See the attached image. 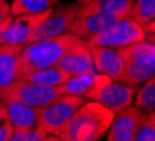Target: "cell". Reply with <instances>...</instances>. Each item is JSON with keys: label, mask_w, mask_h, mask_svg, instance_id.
Returning <instances> with one entry per match:
<instances>
[{"label": "cell", "mask_w": 155, "mask_h": 141, "mask_svg": "<svg viewBox=\"0 0 155 141\" xmlns=\"http://www.w3.org/2000/svg\"><path fill=\"white\" fill-rule=\"evenodd\" d=\"M92 57L94 70L99 74L109 77L113 81L122 83L123 77V60L119 51L104 46H88Z\"/></svg>", "instance_id": "11"}, {"label": "cell", "mask_w": 155, "mask_h": 141, "mask_svg": "<svg viewBox=\"0 0 155 141\" xmlns=\"http://www.w3.org/2000/svg\"><path fill=\"white\" fill-rule=\"evenodd\" d=\"M80 6L78 4H70V6H60L58 8H52L51 14L48 15L43 22L38 28L34 31L31 36V42L36 41L48 39V38H53V36L66 34L69 29L70 24L73 20L77 17Z\"/></svg>", "instance_id": "9"}, {"label": "cell", "mask_w": 155, "mask_h": 141, "mask_svg": "<svg viewBox=\"0 0 155 141\" xmlns=\"http://www.w3.org/2000/svg\"><path fill=\"white\" fill-rule=\"evenodd\" d=\"M101 77L102 74L97 71L83 73V74L69 77L66 80V83H63V85H60V87L64 95H73V97L90 99L91 94L95 91Z\"/></svg>", "instance_id": "17"}, {"label": "cell", "mask_w": 155, "mask_h": 141, "mask_svg": "<svg viewBox=\"0 0 155 141\" xmlns=\"http://www.w3.org/2000/svg\"><path fill=\"white\" fill-rule=\"evenodd\" d=\"M0 103L6 109L8 120H10L14 131H27L35 129L41 109L32 108V106L25 105L14 98L8 97L2 99Z\"/></svg>", "instance_id": "12"}, {"label": "cell", "mask_w": 155, "mask_h": 141, "mask_svg": "<svg viewBox=\"0 0 155 141\" xmlns=\"http://www.w3.org/2000/svg\"><path fill=\"white\" fill-rule=\"evenodd\" d=\"M91 2H95V0H77V3L78 6H83V4H87V3H91Z\"/></svg>", "instance_id": "26"}, {"label": "cell", "mask_w": 155, "mask_h": 141, "mask_svg": "<svg viewBox=\"0 0 155 141\" xmlns=\"http://www.w3.org/2000/svg\"><path fill=\"white\" fill-rule=\"evenodd\" d=\"M61 95H64L61 87H49V85L31 83L27 80H17L7 90L4 98H14L25 105L42 109L60 98Z\"/></svg>", "instance_id": "7"}, {"label": "cell", "mask_w": 155, "mask_h": 141, "mask_svg": "<svg viewBox=\"0 0 155 141\" xmlns=\"http://www.w3.org/2000/svg\"><path fill=\"white\" fill-rule=\"evenodd\" d=\"M52 8H48L35 14L15 15L0 38V45H18L25 46L29 44L34 31L43 22V20L51 14Z\"/></svg>", "instance_id": "8"}, {"label": "cell", "mask_w": 155, "mask_h": 141, "mask_svg": "<svg viewBox=\"0 0 155 141\" xmlns=\"http://www.w3.org/2000/svg\"><path fill=\"white\" fill-rule=\"evenodd\" d=\"M60 0H13L10 6L11 15H22V14H35L48 8H52Z\"/></svg>", "instance_id": "19"}, {"label": "cell", "mask_w": 155, "mask_h": 141, "mask_svg": "<svg viewBox=\"0 0 155 141\" xmlns=\"http://www.w3.org/2000/svg\"><path fill=\"white\" fill-rule=\"evenodd\" d=\"M8 141H60V138L54 137V136L42 134L34 129V130L27 131H13Z\"/></svg>", "instance_id": "23"}, {"label": "cell", "mask_w": 155, "mask_h": 141, "mask_svg": "<svg viewBox=\"0 0 155 141\" xmlns=\"http://www.w3.org/2000/svg\"><path fill=\"white\" fill-rule=\"evenodd\" d=\"M8 17H11L10 4L6 0H0V24L3 21H6Z\"/></svg>", "instance_id": "25"}, {"label": "cell", "mask_w": 155, "mask_h": 141, "mask_svg": "<svg viewBox=\"0 0 155 141\" xmlns=\"http://www.w3.org/2000/svg\"><path fill=\"white\" fill-rule=\"evenodd\" d=\"M133 141H155V115L143 113Z\"/></svg>", "instance_id": "22"}, {"label": "cell", "mask_w": 155, "mask_h": 141, "mask_svg": "<svg viewBox=\"0 0 155 141\" xmlns=\"http://www.w3.org/2000/svg\"><path fill=\"white\" fill-rule=\"evenodd\" d=\"M83 41L78 36L66 32L22 46L18 56V80L34 70L56 66L66 52Z\"/></svg>", "instance_id": "1"}, {"label": "cell", "mask_w": 155, "mask_h": 141, "mask_svg": "<svg viewBox=\"0 0 155 141\" xmlns=\"http://www.w3.org/2000/svg\"><path fill=\"white\" fill-rule=\"evenodd\" d=\"M116 21H119L117 17L110 14H102V13L77 15L70 24L67 32L78 36L84 41H88Z\"/></svg>", "instance_id": "13"}, {"label": "cell", "mask_w": 155, "mask_h": 141, "mask_svg": "<svg viewBox=\"0 0 155 141\" xmlns=\"http://www.w3.org/2000/svg\"><path fill=\"white\" fill-rule=\"evenodd\" d=\"M134 0H95L80 6L77 15L102 13L117 17L119 20H130V13Z\"/></svg>", "instance_id": "16"}, {"label": "cell", "mask_w": 155, "mask_h": 141, "mask_svg": "<svg viewBox=\"0 0 155 141\" xmlns=\"http://www.w3.org/2000/svg\"><path fill=\"white\" fill-rule=\"evenodd\" d=\"M13 126H11L10 120L4 106L0 103V141H8V138L13 134Z\"/></svg>", "instance_id": "24"}, {"label": "cell", "mask_w": 155, "mask_h": 141, "mask_svg": "<svg viewBox=\"0 0 155 141\" xmlns=\"http://www.w3.org/2000/svg\"><path fill=\"white\" fill-rule=\"evenodd\" d=\"M143 112L134 105L116 112L108 131L106 141H133Z\"/></svg>", "instance_id": "10"}, {"label": "cell", "mask_w": 155, "mask_h": 141, "mask_svg": "<svg viewBox=\"0 0 155 141\" xmlns=\"http://www.w3.org/2000/svg\"><path fill=\"white\" fill-rule=\"evenodd\" d=\"M134 106L143 113H151L155 110V80L151 78L134 94Z\"/></svg>", "instance_id": "20"}, {"label": "cell", "mask_w": 155, "mask_h": 141, "mask_svg": "<svg viewBox=\"0 0 155 141\" xmlns=\"http://www.w3.org/2000/svg\"><path fill=\"white\" fill-rule=\"evenodd\" d=\"M67 78L69 76L61 71L58 66H51V67H45V69L34 70L20 80H27L31 83L49 85V87H60L63 85V83H66Z\"/></svg>", "instance_id": "18"}, {"label": "cell", "mask_w": 155, "mask_h": 141, "mask_svg": "<svg viewBox=\"0 0 155 141\" xmlns=\"http://www.w3.org/2000/svg\"><path fill=\"white\" fill-rule=\"evenodd\" d=\"M117 51L123 60V84L136 88L155 77L154 42L144 39Z\"/></svg>", "instance_id": "3"}, {"label": "cell", "mask_w": 155, "mask_h": 141, "mask_svg": "<svg viewBox=\"0 0 155 141\" xmlns=\"http://www.w3.org/2000/svg\"><path fill=\"white\" fill-rule=\"evenodd\" d=\"M63 73L69 77L83 74V73L95 71L92 64V57L90 53V48L87 46L85 41L77 44L71 49L66 52L56 64Z\"/></svg>", "instance_id": "14"}, {"label": "cell", "mask_w": 155, "mask_h": 141, "mask_svg": "<svg viewBox=\"0 0 155 141\" xmlns=\"http://www.w3.org/2000/svg\"><path fill=\"white\" fill-rule=\"evenodd\" d=\"M134 94L136 90L133 87H129L120 81H113L102 74L95 91L91 94L90 101L98 102L99 105L105 106L110 112L116 113L133 105Z\"/></svg>", "instance_id": "6"}, {"label": "cell", "mask_w": 155, "mask_h": 141, "mask_svg": "<svg viewBox=\"0 0 155 141\" xmlns=\"http://www.w3.org/2000/svg\"><path fill=\"white\" fill-rule=\"evenodd\" d=\"M113 116L115 113L98 102H84L71 116L59 138L60 141H98L106 134Z\"/></svg>", "instance_id": "2"}, {"label": "cell", "mask_w": 155, "mask_h": 141, "mask_svg": "<svg viewBox=\"0 0 155 141\" xmlns=\"http://www.w3.org/2000/svg\"><path fill=\"white\" fill-rule=\"evenodd\" d=\"M145 39L143 27L133 20H119L112 25L85 41L87 46H104L112 49H122L129 45L137 44Z\"/></svg>", "instance_id": "5"}, {"label": "cell", "mask_w": 155, "mask_h": 141, "mask_svg": "<svg viewBox=\"0 0 155 141\" xmlns=\"http://www.w3.org/2000/svg\"><path fill=\"white\" fill-rule=\"evenodd\" d=\"M84 102V98L61 95L56 101L41 109L35 130L48 136L60 137L71 116Z\"/></svg>", "instance_id": "4"}, {"label": "cell", "mask_w": 155, "mask_h": 141, "mask_svg": "<svg viewBox=\"0 0 155 141\" xmlns=\"http://www.w3.org/2000/svg\"><path fill=\"white\" fill-rule=\"evenodd\" d=\"M22 46L0 45V101L18 80V56Z\"/></svg>", "instance_id": "15"}, {"label": "cell", "mask_w": 155, "mask_h": 141, "mask_svg": "<svg viewBox=\"0 0 155 141\" xmlns=\"http://www.w3.org/2000/svg\"><path fill=\"white\" fill-rule=\"evenodd\" d=\"M155 18V0H134L130 20L136 21L141 27L148 25Z\"/></svg>", "instance_id": "21"}]
</instances>
